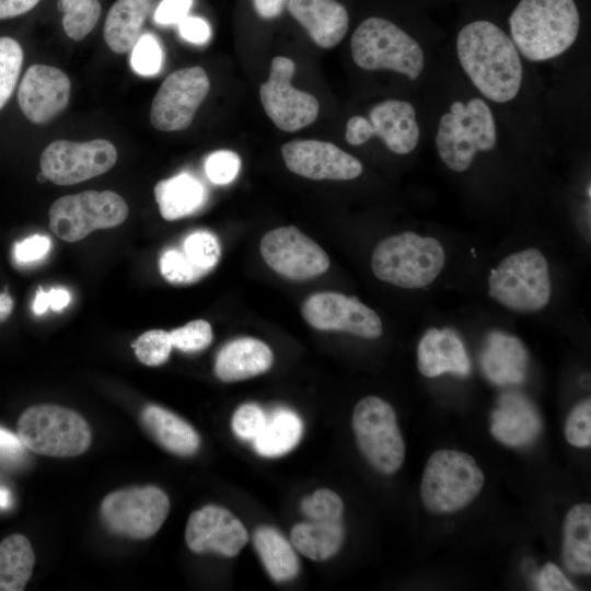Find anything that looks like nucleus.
<instances>
[{"label": "nucleus", "instance_id": "bb28decb", "mask_svg": "<svg viewBox=\"0 0 591 591\" xmlns=\"http://www.w3.org/2000/svg\"><path fill=\"white\" fill-rule=\"evenodd\" d=\"M141 422L154 441L173 454L188 456L199 448L200 439L196 430L161 406H146L141 413Z\"/></svg>", "mask_w": 591, "mask_h": 591}, {"label": "nucleus", "instance_id": "37998d69", "mask_svg": "<svg viewBox=\"0 0 591 591\" xmlns=\"http://www.w3.org/2000/svg\"><path fill=\"white\" fill-rule=\"evenodd\" d=\"M241 167L240 157L230 150H219L208 155L205 171L208 178L218 185L231 183Z\"/></svg>", "mask_w": 591, "mask_h": 591}, {"label": "nucleus", "instance_id": "393cba45", "mask_svg": "<svg viewBox=\"0 0 591 591\" xmlns=\"http://www.w3.org/2000/svg\"><path fill=\"white\" fill-rule=\"evenodd\" d=\"M529 356L521 340L502 332H491L480 355V366L489 381L497 385L524 381Z\"/></svg>", "mask_w": 591, "mask_h": 591}, {"label": "nucleus", "instance_id": "9d476101", "mask_svg": "<svg viewBox=\"0 0 591 591\" xmlns=\"http://www.w3.org/2000/svg\"><path fill=\"white\" fill-rule=\"evenodd\" d=\"M357 444L379 472L394 474L405 460V443L393 407L378 396L360 399L352 412Z\"/></svg>", "mask_w": 591, "mask_h": 591}, {"label": "nucleus", "instance_id": "7ed1b4c3", "mask_svg": "<svg viewBox=\"0 0 591 591\" xmlns=\"http://www.w3.org/2000/svg\"><path fill=\"white\" fill-rule=\"evenodd\" d=\"M499 129L493 105L477 93L454 99L439 116L434 147L451 171H467L482 152L496 149Z\"/></svg>", "mask_w": 591, "mask_h": 591}, {"label": "nucleus", "instance_id": "1a4fd4ad", "mask_svg": "<svg viewBox=\"0 0 591 591\" xmlns=\"http://www.w3.org/2000/svg\"><path fill=\"white\" fill-rule=\"evenodd\" d=\"M48 216L54 234L66 242H77L95 230L123 223L128 216V206L115 192L85 190L56 199Z\"/></svg>", "mask_w": 591, "mask_h": 591}, {"label": "nucleus", "instance_id": "2eb2a0df", "mask_svg": "<svg viewBox=\"0 0 591 591\" xmlns=\"http://www.w3.org/2000/svg\"><path fill=\"white\" fill-rule=\"evenodd\" d=\"M260 254L271 269L292 280L314 278L329 267L324 250L292 225L267 232L260 241Z\"/></svg>", "mask_w": 591, "mask_h": 591}, {"label": "nucleus", "instance_id": "f704fd0d", "mask_svg": "<svg viewBox=\"0 0 591 591\" xmlns=\"http://www.w3.org/2000/svg\"><path fill=\"white\" fill-rule=\"evenodd\" d=\"M58 10L63 13L65 33L74 40L84 38L96 25L101 15L97 0H58Z\"/></svg>", "mask_w": 591, "mask_h": 591}, {"label": "nucleus", "instance_id": "f03ea898", "mask_svg": "<svg viewBox=\"0 0 591 591\" xmlns=\"http://www.w3.org/2000/svg\"><path fill=\"white\" fill-rule=\"evenodd\" d=\"M508 24L523 60L544 63L572 48L580 32V13L575 0H520Z\"/></svg>", "mask_w": 591, "mask_h": 591}, {"label": "nucleus", "instance_id": "6ab92c4d", "mask_svg": "<svg viewBox=\"0 0 591 591\" xmlns=\"http://www.w3.org/2000/svg\"><path fill=\"white\" fill-rule=\"evenodd\" d=\"M70 90V79L63 71L53 66L33 65L22 77L18 102L28 120L42 125L67 107Z\"/></svg>", "mask_w": 591, "mask_h": 591}, {"label": "nucleus", "instance_id": "a19ab883", "mask_svg": "<svg viewBox=\"0 0 591 591\" xmlns=\"http://www.w3.org/2000/svg\"><path fill=\"white\" fill-rule=\"evenodd\" d=\"M566 440L579 448H587L591 444V401L587 398L581 402L567 417L565 425Z\"/></svg>", "mask_w": 591, "mask_h": 591}, {"label": "nucleus", "instance_id": "39448f33", "mask_svg": "<svg viewBox=\"0 0 591 591\" xmlns=\"http://www.w3.org/2000/svg\"><path fill=\"white\" fill-rule=\"evenodd\" d=\"M445 264L442 244L431 236L404 232L382 240L371 257L372 271L380 280L404 289L431 285Z\"/></svg>", "mask_w": 591, "mask_h": 591}, {"label": "nucleus", "instance_id": "c85d7f7f", "mask_svg": "<svg viewBox=\"0 0 591 591\" xmlns=\"http://www.w3.org/2000/svg\"><path fill=\"white\" fill-rule=\"evenodd\" d=\"M154 197L163 219L174 221L195 213L206 201L202 184L188 173L162 179Z\"/></svg>", "mask_w": 591, "mask_h": 591}, {"label": "nucleus", "instance_id": "f3484780", "mask_svg": "<svg viewBox=\"0 0 591 591\" xmlns=\"http://www.w3.org/2000/svg\"><path fill=\"white\" fill-rule=\"evenodd\" d=\"M287 167L303 177L320 181H348L362 173L361 162L332 142L292 140L281 148Z\"/></svg>", "mask_w": 591, "mask_h": 591}, {"label": "nucleus", "instance_id": "5fc2aeb1", "mask_svg": "<svg viewBox=\"0 0 591 591\" xmlns=\"http://www.w3.org/2000/svg\"><path fill=\"white\" fill-rule=\"evenodd\" d=\"M11 506V494L8 489L0 487V507L8 508Z\"/></svg>", "mask_w": 591, "mask_h": 591}, {"label": "nucleus", "instance_id": "b1692460", "mask_svg": "<svg viewBox=\"0 0 591 591\" xmlns=\"http://www.w3.org/2000/svg\"><path fill=\"white\" fill-rule=\"evenodd\" d=\"M491 434L509 447L530 444L542 431V420L534 406L520 394H505L491 414Z\"/></svg>", "mask_w": 591, "mask_h": 591}, {"label": "nucleus", "instance_id": "ddd939ff", "mask_svg": "<svg viewBox=\"0 0 591 591\" xmlns=\"http://www.w3.org/2000/svg\"><path fill=\"white\" fill-rule=\"evenodd\" d=\"M210 89L201 67L174 71L160 85L150 109L151 125L160 131L187 128Z\"/></svg>", "mask_w": 591, "mask_h": 591}, {"label": "nucleus", "instance_id": "6e6552de", "mask_svg": "<svg viewBox=\"0 0 591 591\" xmlns=\"http://www.w3.org/2000/svg\"><path fill=\"white\" fill-rule=\"evenodd\" d=\"M16 434L26 449L54 457L77 456L90 447L91 429L77 412L58 405H34L16 424Z\"/></svg>", "mask_w": 591, "mask_h": 591}, {"label": "nucleus", "instance_id": "72a5a7b5", "mask_svg": "<svg viewBox=\"0 0 591 591\" xmlns=\"http://www.w3.org/2000/svg\"><path fill=\"white\" fill-rule=\"evenodd\" d=\"M35 554L26 536L11 534L0 543V591H22L30 580Z\"/></svg>", "mask_w": 591, "mask_h": 591}, {"label": "nucleus", "instance_id": "f8f14e48", "mask_svg": "<svg viewBox=\"0 0 591 591\" xmlns=\"http://www.w3.org/2000/svg\"><path fill=\"white\" fill-rule=\"evenodd\" d=\"M117 161L115 146L104 139L84 142L56 140L40 155V170L57 185H74L109 171Z\"/></svg>", "mask_w": 591, "mask_h": 591}, {"label": "nucleus", "instance_id": "e433bc0d", "mask_svg": "<svg viewBox=\"0 0 591 591\" xmlns=\"http://www.w3.org/2000/svg\"><path fill=\"white\" fill-rule=\"evenodd\" d=\"M131 347L137 359L150 367L164 363L173 348L170 332L164 329H150L141 334Z\"/></svg>", "mask_w": 591, "mask_h": 591}, {"label": "nucleus", "instance_id": "49530a36", "mask_svg": "<svg viewBox=\"0 0 591 591\" xmlns=\"http://www.w3.org/2000/svg\"><path fill=\"white\" fill-rule=\"evenodd\" d=\"M193 0H162L154 12V21L161 25L178 24L188 15Z\"/></svg>", "mask_w": 591, "mask_h": 591}, {"label": "nucleus", "instance_id": "f257e3e1", "mask_svg": "<svg viewBox=\"0 0 591 591\" xmlns=\"http://www.w3.org/2000/svg\"><path fill=\"white\" fill-rule=\"evenodd\" d=\"M455 56L478 95L491 105L512 103L525 83V65L509 34L488 20L466 23L455 37Z\"/></svg>", "mask_w": 591, "mask_h": 591}, {"label": "nucleus", "instance_id": "8fccbe9b", "mask_svg": "<svg viewBox=\"0 0 591 591\" xmlns=\"http://www.w3.org/2000/svg\"><path fill=\"white\" fill-rule=\"evenodd\" d=\"M25 445L18 437L7 429L0 428V461L19 463L25 455Z\"/></svg>", "mask_w": 591, "mask_h": 591}, {"label": "nucleus", "instance_id": "aec40b11", "mask_svg": "<svg viewBox=\"0 0 591 591\" xmlns=\"http://www.w3.org/2000/svg\"><path fill=\"white\" fill-rule=\"evenodd\" d=\"M220 254L217 236L207 230H197L188 233L178 246H170L161 253L160 273L171 283H193L216 267Z\"/></svg>", "mask_w": 591, "mask_h": 591}, {"label": "nucleus", "instance_id": "ea45409f", "mask_svg": "<svg viewBox=\"0 0 591 591\" xmlns=\"http://www.w3.org/2000/svg\"><path fill=\"white\" fill-rule=\"evenodd\" d=\"M163 54L158 39L152 34L139 37L131 54L132 69L140 76H153L159 72Z\"/></svg>", "mask_w": 591, "mask_h": 591}, {"label": "nucleus", "instance_id": "473e14b6", "mask_svg": "<svg viewBox=\"0 0 591 591\" xmlns=\"http://www.w3.org/2000/svg\"><path fill=\"white\" fill-rule=\"evenodd\" d=\"M302 432L303 425L296 413L277 408L266 417L263 430L253 440L254 448L263 456H280L298 444Z\"/></svg>", "mask_w": 591, "mask_h": 591}, {"label": "nucleus", "instance_id": "2f4dec72", "mask_svg": "<svg viewBox=\"0 0 591 591\" xmlns=\"http://www.w3.org/2000/svg\"><path fill=\"white\" fill-rule=\"evenodd\" d=\"M344 528L340 521H315L296 524L290 533L293 547L316 561L333 557L344 542Z\"/></svg>", "mask_w": 591, "mask_h": 591}, {"label": "nucleus", "instance_id": "09e8293b", "mask_svg": "<svg viewBox=\"0 0 591 591\" xmlns=\"http://www.w3.org/2000/svg\"><path fill=\"white\" fill-rule=\"evenodd\" d=\"M178 32L182 38L196 44H206L211 35L209 24L201 18L187 15L178 23Z\"/></svg>", "mask_w": 591, "mask_h": 591}, {"label": "nucleus", "instance_id": "603ef678", "mask_svg": "<svg viewBox=\"0 0 591 591\" xmlns=\"http://www.w3.org/2000/svg\"><path fill=\"white\" fill-rule=\"evenodd\" d=\"M288 0H254V7L257 14L264 19L278 16Z\"/></svg>", "mask_w": 591, "mask_h": 591}, {"label": "nucleus", "instance_id": "7c9ffc66", "mask_svg": "<svg viewBox=\"0 0 591 591\" xmlns=\"http://www.w3.org/2000/svg\"><path fill=\"white\" fill-rule=\"evenodd\" d=\"M253 543L273 580L285 582L298 575L300 561L293 545L276 529L258 528L253 534Z\"/></svg>", "mask_w": 591, "mask_h": 591}, {"label": "nucleus", "instance_id": "0eeeda50", "mask_svg": "<svg viewBox=\"0 0 591 591\" xmlns=\"http://www.w3.org/2000/svg\"><path fill=\"white\" fill-rule=\"evenodd\" d=\"M485 483L483 471L465 452L442 449L427 461L420 483V497L432 513H451L471 503Z\"/></svg>", "mask_w": 591, "mask_h": 591}, {"label": "nucleus", "instance_id": "a211bd4d", "mask_svg": "<svg viewBox=\"0 0 591 591\" xmlns=\"http://www.w3.org/2000/svg\"><path fill=\"white\" fill-rule=\"evenodd\" d=\"M185 541L194 553L215 552L234 557L247 543L248 532L228 509L208 505L189 515Z\"/></svg>", "mask_w": 591, "mask_h": 591}, {"label": "nucleus", "instance_id": "79ce46f5", "mask_svg": "<svg viewBox=\"0 0 591 591\" xmlns=\"http://www.w3.org/2000/svg\"><path fill=\"white\" fill-rule=\"evenodd\" d=\"M267 415L256 404L241 405L232 416V430L240 439L252 441L263 430Z\"/></svg>", "mask_w": 591, "mask_h": 591}, {"label": "nucleus", "instance_id": "4be33fe9", "mask_svg": "<svg viewBox=\"0 0 591 591\" xmlns=\"http://www.w3.org/2000/svg\"><path fill=\"white\" fill-rule=\"evenodd\" d=\"M419 372L427 378H436L450 372L467 376L471 361L459 335L451 328H429L417 348Z\"/></svg>", "mask_w": 591, "mask_h": 591}, {"label": "nucleus", "instance_id": "58836bf2", "mask_svg": "<svg viewBox=\"0 0 591 591\" xmlns=\"http://www.w3.org/2000/svg\"><path fill=\"white\" fill-rule=\"evenodd\" d=\"M173 347L184 352H197L212 340L211 325L205 320H195L170 332Z\"/></svg>", "mask_w": 591, "mask_h": 591}, {"label": "nucleus", "instance_id": "c03bdc74", "mask_svg": "<svg viewBox=\"0 0 591 591\" xmlns=\"http://www.w3.org/2000/svg\"><path fill=\"white\" fill-rule=\"evenodd\" d=\"M50 246L49 236L34 234L14 244L13 257L20 265L36 264L46 257Z\"/></svg>", "mask_w": 591, "mask_h": 591}, {"label": "nucleus", "instance_id": "9b49d317", "mask_svg": "<svg viewBox=\"0 0 591 591\" xmlns=\"http://www.w3.org/2000/svg\"><path fill=\"white\" fill-rule=\"evenodd\" d=\"M169 511L167 495L151 485L113 491L101 503L105 525L112 532L134 540H146L154 535Z\"/></svg>", "mask_w": 591, "mask_h": 591}, {"label": "nucleus", "instance_id": "423d86ee", "mask_svg": "<svg viewBox=\"0 0 591 591\" xmlns=\"http://www.w3.org/2000/svg\"><path fill=\"white\" fill-rule=\"evenodd\" d=\"M488 294L497 303L515 312H536L552 297L549 266L534 247L505 257L488 277Z\"/></svg>", "mask_w": 591, "mask_h": 591}, {"label": "nucleus", "instance_id": "412c9836", "mask_svg": "<svg viewBox=\"0 0 591 591\" xmlns=\"http://www.w3.org/2000/svg\"><path fill=\"white\" fill-rule=\"evenodd\" d=\"M364 119L368 141L376 137L393 153L409 154L420 142L419 118L416 107L409 101L387 99L378 102Z\"/></svg>", "mask_w": 591, "mask_h": 591}, {"label": "nucleus", "instance_id": "dca6fc26", "mask_svg": "<svg viewBox=\"0 0 591 591\" xmlns=\"http://www.w3.org/2000/svg\"><path fill=\"white\" fill-rule=\"evenodd\" d=\"M302 315L316 329L346 332L363 338H378L383 327L375 311L356 297L326 291L310 296Z\"/></svg>", "mask_w": 591, "mask_h": 591}, {"label": "nucleus", "instance_id": "5701e85b", "mask_svg": "<svg viewBox=\"0 0 591 591\" xmlns=\"http://www.w3.org/2000/svg\"><path fill=\"white\" fill-rule=\"evenodd\" d=\"M287 8L320 47H335L348 31V12L335 0H288Z\"/></svg>", "mask_w": 591, "mask_h": 591}, {"label": "nucleus", "instance_id": "864d4df0", "mask_svg": "<svg viewBox=\"0 0 591 591\" xmlns=\"http://www.w3.org/2000/svg\"><path fill=\"white\" fill-rule=\"evenodd\" d=\"M13 310V300L7 292H0V323L5 321Z\"/></svg>", "mask_w": 591, "mask_h": 591}, {"label": "nucleus", "instance_id": "c9c22d12", "mask_svg": "<svg viewBox=\"0 0 591 591\" xmlns=\"http://www.w3.org/2000/svg\"><path fill=\"white\" fill-rule=\"evenodd\" d=\"M22 63L21 45L11 37H0V109L15 89Z\"/></svg>", "mask_w": 591, "mask_h": 591}, {"label": "nucleus", "instance_id": "20e7f679", "mask_svg": "<svg viewBox=\"0 0 591 591\" xmlns=\"http://www.w3.org/2000/svg\"><path fill=\"white\" fill-rule=\"evenodd\" d=\"M355 63L367 71L387 70L415 82L427 67L421 44L390 20L372 16L362 21L350 39Z\"/></svg>", "mask_w": 591, "mask_h": 591}, {"label": "nucleus", "instance_id": "4468645a", "mask_svg": "<svg viewBox=\"0 0 591 591\" xmlns=\"http://www.w3.org/2000/svg\"><path fill=\"white\" fill-rule=\"evenodd\" d=\"M294 62L282 56L271 60L268 80L260 86L264 109L281 130L296 131L312 124L320 111L315 96L292 86Z\"/></svg>", "mask_w": 591, "mask_h": 591}, {"label": "nucleus", "instance_id": "cd10ccee", "mask_svg": "<svg viewBox=\"0 0 591 591\" xmlns=\"http://www.w3.org/2000/svg\"><path fill=\"white\" fill-rule=\"evenodd\" d=\"M153 0H117L109 9L104 24V39L116 54L132 49Z\"/></svg>", "mask_w": 591, "mask_h": 591}, {"label": "nucleus", "instance_id": "4c0bfd02", "mask_svg": "<svg viewBox=\"0 0 591 591\" xmlns=\"http://www.w3.org/2000/svg\"><path fill=\"white\" fill-rule=\"evenodd\" d=\"M301 511L310 520L340 521L344 503L336 493L323 488L302 499Z\"/></svg>", "mask_w": 591, "mask_h": 591}, {"label": "nucleus", "instance_id": "3c124183", "mask_svg": "<svg viewBox=\"0 0 591 591\" xmlns=\"http://www.w3.org/2000/svg\"><path fill=\"white\" fill-rule=\"evenodd\" d=\"M39 0H0V19H11L32 10Z\"/></svg>", "mask_w": 591, "mask_h": 591}, {"label": "nucleus", "instance_id": "de8ad7c7", "mask_svg": "<svg viewBox=\"0 0 591 591\" xmlns=\"http://www.w3.org/2000/svg\"><path fill=\"white\" fill-rule=\"evenodd\" d=\"M537 589L541 591H571L577 588L564 572L553 563H546L537 578Z\"/></svg>", "mask_w": 591, "mask_h": 591}, {"label": "nucleus", "instance_id": "a878e982", "mask_svg": "<svg viewBox=\"0 0 591 591\" xmlns=\"http://www.w3.org/2000/svg\"><path fill=\"white\" fill-rule=\"evenodd\" d=\"M273 361V351L265 343L242 337L229 341L220 349L215 373L223 382L242 381L266 372Z\"/></svg>", "mask_w": 591, "mask_h": 591}, {"label": "nucleus", "instance_id": "a18cd8bd", "mask_svg": "<svg viewBox=\"0 0 591 591\" xmlns=\"http://www.w3.org/2000/svg\"><path fill=\"white\" fill-rule=\"evenodd\" d=\"M71 301L70 292L65 288H51L45 291L38 287L32 304V311L35 315L44 314L48 309L53 312H61Z\"/></svg>", "mask_w": 591, "mask_h": 591}, {"label": "nucleus", "instance_id": "c756f323", "mask_svg": "<svg viewBox=\"0 0 591 591\" xmlns=\"http://www.w3.org/2000/svg\"><path fill=\"white\" fill-rule=\"evenodd\" d=\"M561 559L573 575L591 572V506H573L565 518Z\"/></svg>", "mask_w": 591, "mask_h": 591}]
</instances>
